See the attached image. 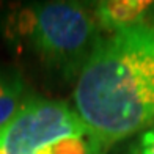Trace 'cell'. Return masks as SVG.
Segmentation results:
<instances>
[{"mask_svg":"<svg viewBox=\"0 0 154 154\" xmlns=\"http://www.w3.org/2000/svg\"><path fill=\"white\" fill-rule=\"evenodd\" d=\"M149 25H152L154 27V6H152V10H151V13H149Z\"/></svg>","mask_w":154,"mask_h":154,"instance_id":"obj_7","label":"cell"},{"mask_svg":"<svg viewBox=\"0 0 154 154\" xmlns=\"http://www.w3.org/2000/svg\"><path fill=\"white\" fill-rule=\"evenodd\" d=\"M25 99L22 75L11 69H0V128L17 113Z\"/></svg>","mask_w":154,"mask_h":154,"instance_id":"obj_5","label":"cell"},{"mask_svg":"<svg viewBox=\"0 0 154 154\" xmlns=\"http://www.w3.org/2000/svg\"><path fill=\"white\" fill-rule=\"evenodd\" d=\"M93 10L75 2L30 3L6 20V35L63 79L79 77L102 35Z\"/></svg>","mask_w":154,"mask_h":154,"instance_id":"obj_2","label":"cell"},{"mask_svg":"<svg viewBox=\"0 0 154 154\" xmlns=\"http://www.w3.org/2000/svg\"><path fill=\"white\" fill-rule=\"evenodd\" d=\"M106 149L65 101L30 96L0 128V154H106Z\"/></svg>","mask_w":154,"mask_h":154,"instance_id":"obj_3","label":"cell"},{"mask_svg":"<svg viewBox=\"0 0 154 154\" xmlns=\"http://www.w3.org/2000/svg\"><path fill=\"white\" fill-rule=\"evenodd\" d=\"M152 6L151 0H104L94 5L93 13L101 29L113 33L145 24Z\"/></svg>","mask_w":154,"mask_h":154,"instance_id":"obj_4","label":"cell"},{"mask_svg":"<svg viewBox=\"0 0 154 154\" xmlns=\"http://www.w3.org/2000/svg\"><path fill=\"white\" fill-rule=\"evenodd\" d=\"M131 154H154V126L138 137L131 148Z\"/></svg>","mask_w":154,"mask_h":154,"instance_id":"obj_6","label":"cell"},{"mask_svg":"<svg viewBox=\"0 0 154 154\" xmlns=\"http://www.w3.org/2000/svg\"><path fill=\"white\" fill-rule=\"evenodd\" d=\"M75 112L106 148L154 123V27L102 36L77 77Z\"/></svg>","mask_w":154,"mask_h":154,"instance_id":"obj_1","label":"cell"}]
</instances>
